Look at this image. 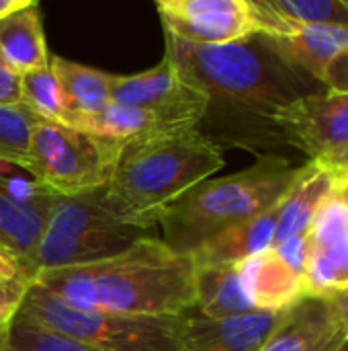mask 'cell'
Segmentation results:
<instances>
[{
    "label": "cell",
    "mask_w": 348,
    "mask_h": 351,
    "mask_svg": "<svg viewBox=\"0 0 348 351\" xmlns=\"http://www.w3.org/2000/svg\"><path fill=\"white\" fill-rule=\"evenodd\" d=\"M111 103L158 111L189 130L199 128L207 111V95L191 84L166 56L152 70L131 76L113 74Z\"/></svg>",
    "instance_id": "8"
},
{
    "label": "cell",
    "mask_w": 348,
    "mask_h": 351,
    "mask_svg": "<svg viewBox=\"0 0 348 351\" xmlns=\"http://www.w3.org/2000/svg\"><path fill=\"white\" fill-rule=\"evenodd\" d=\"M287 311H258L234 319H207L199 313L191 315L189 311L185 313L183 351H260L287 317Z\"/></svg>",
    "instance_id": "13"
},
{
    "label": "cell",
    "mask_w": 348,
    "mask_h": 351,
    "mask_svg": "<svg viewBox=\"0 0 348 351\" xmlns=\"http://www.w3.org/2000/svg\"><path fill=\"white\" fill-rule=\"evenodd\" d=\"M224 165L222 148L199 128L125 144L103 202L121 224L150 232L185 193Z\"/></svg>",
    "instance_id": "3"
},
{
    "label": "cell",
    "mask_w": 348,
    "mask_h": 351,
    "mask_svg": "<svg viewBox=\"0 0 348 351\" xmlns=\"http://www.w3.org/2000/svg\"><path fill=\"white\" fill-rule=\"evenodd\" d=\"M35 278L37 269L0 243V335L18 315Z\"/></svg>",
    "instance_id": "21"
},
{
    "label": "cell",
    "mask_w": 348,
    "mask_h": 351,
    "mask_svg": "<svg viewBox=\"0 0 348 351\" xmlns=\"http://www.w3.org/2000/svg\"><path fill=\"white\" fill-rule=\"evenodd\" d=\"M277 125L285 144L312 162H328L348 150V95L318 93L285 107Z\"/></svg>",
    "instance_id": "9"
},
{
    "label": "cell",
    "mask_w": 348,
    "mask_h": 351,
    "mask_svg": "<svg viewBox=\"0 0 348 351\" xmlns=\"http://www.w3.org/2000/svg\"><path fill=\"white\" fill-rule=\"evenodd\" d=\"M322 298L328 302L336 325L345 331V335H348V288L326 292L322 294Z\"/></svg>",
    "instance_id": "29"
},
{
    "label": "cell",
    "mask_w": 348,
    "mask_h": 351,
    "mask_svg": "<svg viewBox=\"0 0 348 351\" xmlns=\"http://www.w3.org/2000/svg\"><path fill=\"white\" fill-rule=\"evenodd\" d=\"M332 311L322 296H304L287 311L260 351H308L332 325Z\"/></svg>",
    "instance_id": "20"
},
{
    "label": "cell",
    "mask_w": 348,
    "mask_h": 351,
    "mask_svg": "<svg viewBox=\"0 0 348 351\" xmlns=\"http://www.w3.org/2000/svg\"><path fill=\"white\" fill-rule=\"evenodd\" d=\"M39 115L25 103L0 105V162L27 169L29 146Z\"/></svg>",
    "instance_id": "22"
},
{
    "label": "cell",
    "mask_w": 348,
    "mask_h": 351,
    "mask_svg": "<svg viewBox=\"0 0 348 351\" xmlns=\"http://www.w3.org/2000/svg\"><path fill=\"white\" fill-rule=\"evenodd\" d=\"M164 31L201 45H224L256 35L250 0H160Z\"/></svg>",
    "instance_id": "10"
},
{
    "label": "cell",
    "mask_w": 348,
    "mask_h": 351,
    "mask_svg": "<svg viewBox=\"0 0 348 351\" xmlns=\"http://www.w3.org/2000/svg\"><path fill=\"white\" fill-rule=\"evenodd\" d=\"M195 261L154 237L74 267L39 271L35 284L70 306L123 315H185L195 308Z\"/></svg>",
    "instance_id": "2"
},
{
    "label": "cell",
    "mask_w": 348,
    "mask_h": 351,
    "mask_svg": "<svg viewBox=\"0 0 348 351\" xmlns=\"http://www.w3.org/2000/svg\"><path fill=\"white\" fill-rule=\"evenodd\" d=\"M166 58L207 95L199 132L217 148H244L260 156L287 146L277 125L291 103L324 93V84L285 62L263 35L224 45L183 41L164 31Z\"/></svg>",
    "instance_id": "1"
},
{
    "label": "cell",
    "mask_w": 348,
    "mask_h": 351,
    "mask_svg": "<svg viewBox=\"0 0 348 351\" xmlns=\"http://www.w3.org/2000/svg\"><path fill=\"white\" fill-rule=\"evenodd\" d=\"M275 12L310 25L348 27V0H265Z\"/></svg>",
    "instance_id": "25"
},
{
    "label": "cell",
    "mask_w": 348,
    "mask_h": 351,
    "mask_svg": "<svg viewBox=\"0 0 348 351\" xmlns=\"http://www.w3.org/2000/svg\"><path fill=\"white\" fill-rule=\"evenodd\" d=\"M334 351H348V335H345V339L340 341V346H338Z\"/></svg>",
    "instance_id": "34"
},
{
    "label": "cell",
    "mask_w": 348,
    "mask_h": 351,
    "mask_svg": "<svg viewBox=\"0 0 348 351\" xmlns=\"http://www.w3.org/2000/svg\"><path fill=\"white\" fill-rule=\"evenodd\" d=\"M121 150L113 138L39 117L25 171L51 195H82L109 185Z\"/></svg>",
    "instance_id": "7"
},
{
    "label": "cell",
    "mask_w": 348,
    "mask_h": 351,
    "mask_svg": "<svg viewBox=\"0 0 348 351\" xmlns=\"http://www.w3.org/2000/svg\"><path fill=\"white\" fill-rule=\"evenodd\" d=\"M334 191V175L320 162L308 160L302 167L297 181L279 204V218L275 228L273 247L302 237L310 230V224L322 206V202Z\"/></svg>",
    "instance_id": "16"
},
{
    "label": "cell",
    "mask_w": 348,
    "mask_h": 351,
    "mask_svg": "<svg viewBox=\"0 0 348 351\" xmlns=\"http://www.w3.org/2000/svg\"><path fill=\"white\" fill-rule=\"evenodd\" d=\"M345 339V331L334 323L312 348L308 351H334L338 346H340V341Z\"/></svg>",
    "instance_id": "30"
},
{
    "label": "cell",
    "mask_w": 348,
    "mask_h": 351,
    "mask_svg": "<svg viewBox=\"0 0 348 351\" xmlns=\"http://www.w3.org/2000/svg\"><path fill=\"white\" fill-rule=\"evenodd\" d=\"M304 282L308 296L348 288V195L336 187L310 224Z\"/></svg>",
    "instance_id": "11"
},
{
    "label": "cell",
    "mask_w": 348,
    "mask_h": 351,
    "mask_svg": "<svg viewBox=\"0 0 348 351\" xmlns=\"http://www.w3.org/2000/svg\"><path fill=\"white\" fill-rule=\"evenodd\" d=\"M14 103H21L18 74L0 56V105H14Z\"/></svg>",
    "instance_id": "28"
},
{
    "label": "cell",
    "mask_w": 348,
    "mask_h": 351,
    "mask_svg": "<svg viewBox=\"0 0 348 351\" xmlns=\"http://www.w3.org/2000/svg\"><path fill=\"white\" fill-rule=\"evenodd\" d=\"M238 267L242 290L254 311H287L308 296L304 276L289 267L273 247L248 257Z\"/></svg>",
    "instance_id": "14"
},
{
    "label": "cell",
    "mask_w": 348,
    "mask_h": 351,
    "mask_svg": "<svg viewBox=\"0 0 348 351\" xmlns=\"http://www.w3.org/2000/svg\"><path fill=\"white\" fill-rule=\"evenodd\" d=\"M18 86H21V103H25L41 119L70 125V115L62 97V88L51 66L21 74Z\"/></svg>",
    "instance_id": "23"
},
{
    "label": "cell",
    "mask_w": 348,
    "mask_h": 351,
    "mask_svg": "<svg viewBox=\"0 0 348 351\" xmlns=\"http://www.w3.org/2000/svg\"><path fill=\"white\" fill-rule=\"evenodd\" d=\"M103 189L70 197L53 195L33 255L37 274L103 261L152 237L115 220L103 202Z\"/></svg>",
    "instance_id": "6"
},
{
    "label": "cell",
    "mask_w": 348,
    "mask_h": 351,
    "mask_svg": "<svg viewBox=\"0 0 348 351\" xmlns=\"http://www.w3.org/2000/svg\"><path fill=\"white\" fill-rule=\"evenodd\" d=\"M302 167L279 154L260 156L256 165L219 179H205L185 193L160 222L164 243L193 255L215 234L277 206L297 181Z\"/></svg>",
    "instance_id": "4"
},
{
    "label": "cell",
    "mask_w": 348,
    "mask_h": 351,
    "mask_svg": "<svg viewBox=\"0 0 348 351\" xmlns=\"http://www.w3.org/2000/svg\"><path fill=\"white\" fill-rule=\"evenodd\" d=\"M0 56L18 76L49 66L41 12L35 0L27 8L0 19Z\"/></svg>",
    "instance_id": "18"
},
{
    "label": "cell",
    "mask_w": 348,
    "mask_h": 351,
    "mask_svg": "<svg viewBox=\"0 0 348 351\" xmlns=\"http://www.w3.org/2000/svg\"><path fill=\"white\" fill-rule=\"evenodd\" d=\"M0 351H6V348H4V335H0Z\"/></svg>",
    "instance_id": "35"
},
{
    "label": "cell",
    "mask_w": 348,
    "mask_h": 351,
    "mask_svg": "<svg viewBox=\"0 0 348 351\" xmlns=\"http://www.w3.org/2000/svg\"><path fill=\"white\" fill-rule=\"evenodd\" d=\"M320 165H324L332 175L348 173V150L345 154H340V156H336V158H332V160H328V162H320Z\"/></svg>",
    "instance_id": "32"
},
{
    "label": "cell",
    "mask_w": 348,
    "mask_h": 351,
    "mask_svg": "<svg viewBox=\"0 0 348 351\" xmlns=\"http://www.w3.org/2000/svg\"><path fill=\"white\" fill-rule=\"evenodd\" d=\"M33 0H0V19L27 8Z\"/></svg>",
    "instance_id": "31"
},
{
    "label": "cell",
    "mask_w": 348,
    "mask_h": 351,
    "mask_svg": "<svg viewBox=\"0 0 348 351\" xmlns=\"http://www.w3.org/2000/svg\"><path fill=\"white\" fill-rule=\"evenodd\" d=\"M273 249L281 255V259H283L289 267H293L297 274L304 276L306 255H308V232L302 234V237L289 239V241H285V243H281V245H277V247H273Z\"/></svg>",
    "instance_id": "27"
},
{
    "label": "cell",
    "mask_w": 348,
    "mask_h": 351,
    "mask_svg": "<svg viewBox=\"0 0 348 351\" xmlns=\"http://www.w3.org/2000/svg\"><path fill=\"white\" fill-rule=\"evenodd\" d=\"M279 204L203 243L191 255L195 265H238L248 257L271 249L275 241Z\"/></svg>",
    "instance_id": "17"
},
{
    "label": "cell",
    "mask_w": 348,
    "mask_h": 351,
    "mask_svg": "<svg viewBox=\"0 0 348 351\" xmlns=\"http://www.w3.org/2000/svg\"><path fill=\"white\" fill-rule=\"evenodd\" d=\"M238 265H195L193 311L207 319H234L258 313L242 290Z\"/></svg>",
    "instance_id": "19"
},
{
    "label": "cell",
    "mask_w": 348,
    "mask_h": 351,
    "mask_svg": "<svg viewBox=\"0 0 348 351\" xmlns=\"http://www.w3.org/2000/svg\"><path fill=\"white\" fill-rule=\"evenodd\" d=\"M49 66L59 82L62 97L70 115V128L84 130L92 117L111 103L113 74L53 56Z\"/></svg>",
    "instance_id": "15"
},
{
    "label": "cell",
    "mask_w": 348,
    "mask_h": 351,
    "mask_svg": "<svg viewBox=\"0 0 348 351\" xmlns=\"http://www.w3.org/2000/svg\"><path fill=\"white\" fill-rule=\"evenodd\" d=\"M51 202L53 195L27 171L0 162V243L33 267Z\"/></svg>",
    "instance_id": "12"
},
{
    "label": "cell",
    "mask_w": 348,
    "mask_h": 351,
    "mask_svg": "<svg viewBox=\"0 0 348 351\" xmlns=\"http://www.w3.org/2000/svg\"><path fill=\"white\" fill-rule=\"evenodd\" d=\"M334 187L345 191L348 195V173H340V175H334Z\"/></svg>",
    "instance_id": "33"
},
{
    "label": "cell",
    "mask_w": 348,
    "mask_h": 351,
    "mask_svg": "<svg viewBox=\"0 0 348 351\" xmlns=\"http://www.w3.org/2000/svg\"><path fill=\"white\" fill-rule=\"evenodd\" d=\"M4 348L6 351H94L78 339H72L37 323L23 311H18V315L6 329Z\"/></svg>",
    "instance_id": "24"
},
{
    "label": "cell",
    "mask_w": 348,
    "mask_h": 351,
    "mask_svg": "<svg viewBox=\"0 0 348 351\" xmlns=\"http://www.w3.org/2000/svg\"><path fill=\"white\" fill-rule=\"evenodd\" d=\"M322 84L330 93L348 95V47L343 49L324 70Z\"/></svg>",
    "instance_id": "26"
},
{
    "label": "cell",
    "mask_w": 348,
    "mask_h": 351,
    "mask_svg": "<svg viewBox=\"0 0 348 351\" xmlns=\"http://www.w3.org/2000/svg\"><path fill=\"white\" fill-rule=\"evenodd\" d=\"M21 311L94 351H183L185 315H123L76 308L33 284Z\"/></svg>",
    "instance_id": "5"
}]
</instances>
